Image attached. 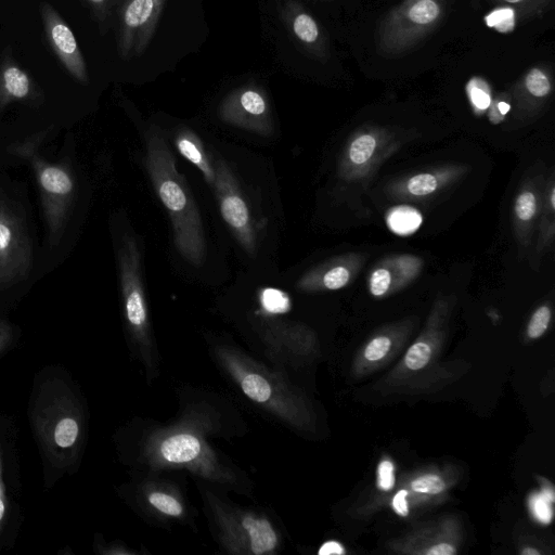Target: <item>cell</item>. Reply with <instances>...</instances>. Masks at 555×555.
<instances>
[{"instance_id":"obj_1","label":"cell","mask_w":555,"mask_h":555,"mask_svg":"<svg viewBox=\"0 0 555 555\" xmlns=\"http://www.w3.org/2000/svg\"><path fill=\"white\" fill-rule=\"evenodd\" d=\"M145 166L154 189L172 224L179 254L201 267L207 256L202 218L186 182L176 167V159L162 132L150 127L146 133Z\"/></svg>"},{"instance_id":"obj_2","label":"cell","mask_w":555,"mask_h":555,"mask_svg":"<svg viewBox=\"0 0 555 555\" xmlns=\"http://www.w3.org/2000/svg\"><path fill=\"white\" fill-rule=\"evenodd\" d=\"M13 152L27 159L36 175L49 243L56 246L63 237L74 201L73 176L64 166L52 164L40 156L35 141L28 140L16 145Z\"/></svg>"},{"instance_id":"obj_3","label":"cell","mask_w":555,"mask_h":555,"mask_svg":"<svg viewBox=\"0 0 555 555\" xmlns=\"http://www.w3.org/2000/svg\"><path fill=\"white\" fill-rule=\"evenodd\" d=\"M36 412L38 434L53 460L68 462L75 454L81 434L78 410L69 392L48 390Z\"/></svg>"},{"instance_id":"obj_4","label":"cell","mask_w":555,"mask_h":555,"mask_svg":"<svg viewBox=\"0 0 555 555\" xmlns=\"http://www.w3.org/2000/svg\"><path fill=\"white\" fill-rule=\"evenodd\" d=\"M33 246L23 217L0 196V288L11 287L29 275Z\"/></svg>"},{"instance_id":"obj_5","label":"cell","mask_w":555,"mask_h":555,"mask_svg":"<svg viewBox=\"0 0 555 555\" xmlns=\"http://www.w3.org/2000/svg\"><path fill=\"white\" fill-rule=\"evenodd\" d=\"M214 164L216 180L212 189L221 216L245 253L255 257L257 236L244 194L224 159L219 157Z\"/></svg>"},{"instance_id":"obj_6","label":"cell","mask_w":555,"mask_h":555,"mask_svg":"<svg viewBox=\"0 0 555 555\" xmlns=\"http://www.w3.org/2000/svg\"><path fill=\"white\" fill-rule=\"evenodd\" d=\"M218 115L225 124L260 135L268 137L274 131L269 99L258 86L231 91L220 103Z\"/></svg>"},{"instance_id":"obj_7","label":"cell","mask_w":555,"mask_h":555,"mask_svg":"<svg viewBox=\"0 0 555 555\" xmlns=\"http://www.w3.org/2000/svg\"><path fill=\"white\" fill-rule=\"evenodd\" d=\"M166 0H124L118 31V53L122 59L139 56L149 47Z\"/></svg>"},{"instance_id":"obj_8","label":"cell","mask_w":555,"mask_h":555,"mask_svg":"<svg viewBox=\"0 0 555 555\" xmlns=\"http://www.w3.org/2000/svg\"><path fill=\"white\" fill-rule=\"evenodd\" d=\"M118 268L125 314L138 335H145L149 321L141 269V254L134 237L126 235L118 248Z\"/></svg>"},{"instance_id":"obj_9","label":"cell","mask_w":555,"mask_h":555,"mask_svg":"<svg viewBox=\"0 0 555 555\" xmlns=\"http://www.w3.org/2000/svg\"><path fill=\"white\" fill-rule=\"evenodd\" d=\"M46 38L65 69L81 83L89 82L88 68L78 42L59 12L48 2H40Z\"/></svg>"},{"instance_id":"obj_10","label":"cell","mask_w":555,"mask_h":555,"mask_svg":"<svg viewBox=\"0 0 555 555\" xmlns=\"http://www.w3.org/2000/svg\"><path fill=\"white\" fill-rule=\"evenodd\" d=\"M40 95L33 78L5 52L0 63V114L12 102H35Z\"/></svg>"},{"instance_id":"obj_11","label":"cell","mask_w":555,"mask_h":555,"mask_svg":"<svg viewBox=\"0 0 555 555\" xmlns=\"http://www.w3.org/2000/svg\"><path fill=\"white\" fill-rule=\"evenodd\" d=\"M175 145L179 153L195 165L203 173L206 182L214 188L216 170L214 160L207 154L199 137L190 128H180L173 138Z\"/></svg>"},{"instance_id":"obj_12","label":"cell","mask_w":555,"mask_h":555,"mask_svg":"<svg viewBox=\"0 0 555 555\" xmlns=\"http://www.w3.org/2000/svg\"><path fill=\"white\" fill-rule=\"evenodd\" d=\"M276 4L281 20L300 42L312 46L318 41L320 31L315 21L296 0H278Z\"/></svg>"},{"instance_id":"obj_13","label":"cell","mask_w":555,"mask_h":555,"mask_svg":"<svg viewBox=\"0 0 555 555\" xmlns=\"http://www.w3.org/2000/svg\"><path fill=\"white\" fill-rule=\"evenodd\" d=\"M163 457L171 463H186L195 460L201 453L198 439L189 434L173 435L160 446Z\"/></svg>"},{"instance_id":"obj_14","label":"cell","mask_w":555,"mask_h":555,"mask_svg":"<svg viewBox=\"0 0 555 555\" xmlns=\"http://www.w3.org/2000/svg\"><path fill=\"white\" fill-rule=\"evenodd\" d=\"M243 527L247 532L249 547L254 554L268 553L275 547L276 534L267 520L246 517Z\"/></svg>"},{"instance_id":"obj_15","label":"cell","mask_w":555,"mask_h":555,"mask_svg":"<svg viewBox=\"0 0 555 555\" xmlns=\"http://www.w3.org/2000/svg\"><path fill=\"white\" fill-rule=\"evenodd\" d=\"M388 228L400 235H408L415 232L422 224L421 212L406 205L396 206L387 214Z\"/></svg>"},{"instance_id":"obj_16","label":"cell","mask_w":555,"mask_h":555,"mask_svg":"<svg viewBox=\"0 0 555 555\" xmlns=\"http://www.w3.org/2000/svg\"><path fill=\"white\" fill-rule=\"evenodd\" d=\"M241 387L248 398L257 402H266L272 395L268 382L261 375L255 373L245 374L241 379Z\"/></svg>"},{"instance_id":"obj_17","label":"cell","mask_w":555,"mask_h":555,"mask_svg":"<svg viewBox=\"0 0 555 555\" xmlns=\"http://www.w3.org/2000/svg\"><path fill=\"white\" fill-rule=\"evenodd\" d=\"M375 147V138L371 134H362L350 144L349 158L353 164H364L373 155Z\"/></svg>"},{"instance_id":"obj_18","label":"cell","mask_w":555,"mask_h":555,"mask_svg":"<svg viewBox=\"0 0 555 555\" xmlns=\"http://www.w3.org/2000/svg\"><path fill=\"white\" fill-rule=\"evenodd\" d=\"M554 501L553 490L544 488L543 492L534 494L530 499V507L534 516L543 524H548L553 517L552 502Z\"/></svg>"},{"instance_id":"obj_19","label":"cell","mask_w":555,"mask_h":555,"mask_svg":"<svg viewBox=\"0 0 555 555\" xmlns=\"http://www.w3.org/2000/svg\"><path fill=\"white\" fill-rule=\"evenodd\" d=\"M260 301L264 310L271 313H282L289 309L287 295L275 288H266L261 292Z\"/></svg>"},{"instance_id":"obj_20","label":"cell","mask_w":555,"mask_h":555,"mask_svg":"<svg viewBox=\"0 0 555 555\" xmlns=\"http://www.w3.org/2000/svg\"><path fill=\"white\" fill-rule=\"evenodd\" d=\"M439 14L438 5L431 0H422L415 3L410 12L409 17L417 24H428L433 22Z\"/></svg>"},{"instance_id":"obj_21","label":"cell","mask_w":555,"mask_h":555,"mask_svg":"<svg viewBox=\"0 0 555 555\" xmlns=\"http://www.w3.org/2000/svg\"><path fill=\"white\" fill-rule=\"evenodd\" d=\"M438 186L437 179L430 173L413 176L406 183L408 191L417 196L428 195Z\"/></svg>"},{"instance_id":"obj_22","label":"cell","mask_w":555,"mask_h":555,"mask_svg":"<svg viewBox=\"0 0 555 555\" xmlns=\"http://www.w3.org/2000/svg\"><path fill=\"white\" fill-rule=\"evenodd\" d=\"M430 347L425 343L414 344L405 356V364L411 370H420L424 367L430 359Z\"/></svg>"},{"instance_id":"obj_23","label":"cell","mask_w":555,"mask_h":555,"mask_svg":"<svg viewBox=\"0 0 555 555\" xmlns=\"http://www.w3.org/2000/svg\"><path fill=\"white\" fill-rule=\"evenodd\" d=\"M149 501L155 508L166 515L179 516L182 513V506L171 495L153 492L150 494Z\"/></svg>"},{"instance_id":"obj_24","label":"cell","mask_w":555,"mask_h":555,"mask_svg":"<svg viewBox=\"0 0 555 555\" xmlns=\"http://www.w3.org/2000/svg\"><path fill=\"white\" fill-rule=\"evenodd\" d=\"M486 22L501 33L511 31L514 28V11L508 8L495 10L486 17Z\"/></svg>"},{"instance_id":"obj_25","label":"cell","mask_w":555,"mask_h":555,"mask_svg":"<svg viewBox=\"0 0 555 555\" xmlns=\"http://www.w3.org/2000/svg\"><path fill=\"white\" fill-rule=\"evenodd\" d=\"M551 320V310L546 306L540 307L532 315L528 325V335L531 338L540 337L547 328Z\"/></svg>"},{"instance_id":"obj_26","label":"cell","mask_w":555,"mask_h":555,"mask_svg":"<svg viewBox=\"0 0 555 555\" xmlns=\"http://www.w3.org/2000/svg\"><path fill=\"white\" fill-rule=\"evenodd\" d=\"M526 86L528 91L535 96H544L551 90V85L546 76L539 69H532L527 78Z\"/></svg>"},{"instance_id":"obj_27","label":"cell","mask_w":555,"mask_h":555,"mask_svg":"<svg viewBox=\"0 0 555 555\" xmlns=\"http://www.w3.org/2000/svg\"><path fill=\"white\" fill-rule=\"evenodd\" d=\"M537 209V201L531 192H522L515 202V212L516 216L522 220L528 221L530 220Z\"/></svg>"},{"instance_id":"obj_28","label":"cell","mask_w":555,"mask_h":555,"mask_svg":"<svg viewBox=\"0 0 555 555\" xmlns=\"http://www.w3.org/2000/svg\"><path fill=\"white\" fill-rule=\"evenodd\" d=\"M412 489L421 493L437 494L444 489L443 480L436 475H426L412 482Z\"/></svg>"},{"instance_id":"obj_29","label":"cell","mask_w":555,"mask_h":555,"mask_svg":"<svg viewBox=\"0 0 555 555\" xmlns=\"http://www.w3.org/2000/svg\"><path fill=\"white\" fill-rule=\"evenodd\" d=\"M390 272L385 268L376 269L370 279V292L373 296H383L390 286Z\"/></svg>"},{"instance_id":"obj_30","label":"cell","mask_w":555,"mask_h":555,"mask_svg":"<svg viewBox=\"0 0 555 555\" xmlns=\"http://www.w3.org/2000/svg\"><path fill=\"white\" fill-rule=\"evenodd\" d=\"M390 339L387 337L374 338L365 348L364 356L370 361H376L386 356L390 348Z\"/></svg>"},{"instance_id":"obj_31","label":"cell","mask_w":555,"mask_h":555,"mask_svg":"<svg viewBox=\"0 0 555 555\" xmlns=\"http://www.w3.org/2000/svg\"><path fill=\"white\" fill-rule=\"evenodd\" d=\"M94 18L103 24L111 16L116 0H86Z\"/></svg>"},{"instance_id":"obj_32","label":"cell","mask_w":555,"mask_h":555,"mask_svg":"<svg viewBox=\"0 0 555 555\" xmlns=\"http://www.w3.org/2000/svg\"><path fill=\"white\" fill-rule=\"evenodd\" d=\"M378 488L384 491L392 489L395 485L393 465L390 461H383L378 465Z\"/></svg>"},{"instance_id":"obj_33","label":"cell","mask_w":555,"mask_h":555,"mask_svg":"<svg viewBox=\"0 0 555 555\" xmlns=\"http://www.w3.org/2000/svg\"><path fill=\"white\" fill-rule=\"evenodd\" d=\"M470 99L474 105L480 109H485L490 105V95L480 88H472Z\"/></svg>"},{"instance_id":"obj_34","label":"cell","mask_w":555,"mask_h":555,"mask_svg":"<svg viewBox=\"0 0 555 555\" xmlns=\"http://www.w3.org/2000/svg\"><path fill=\"white\" fill-rule=\"evenodd\" d=\"M406 490H400L392 500V506L396 513L400 516H406L409 514V507L406 503Z\"/></svg>"},{"instance_id":"obj_35","label":"cell","mask_w":555,"mask_h":555,"mask_svg":"<svg viewBox=\"0 0 555 555\" xmlns=\"http://www.w3.org/2000/svg\"><path fill=\"white\" fill-rule=\"evenodd\" d=\"M5 508H7V496H5V486H4L3 476H2V459H1V451H0V530L2 527L3 519H4Z\"/></svg>"},{"instance_id":"obj_36","label":"cell","mask_w":555,"mask_h":555,"mask_svg":"<svg viewBox=\"0 0 555 555\" xmlns=\"http://www.w3.org/2000/svg\"><path fill=\"white\" fill-rule=\"evenodd\" d=\"M11 337V326L5 321L0 320V352L9 345Z\"/></svg>"},{"instance_id":"obj_37","label":"cell","mask_w":555,"mask_h":555,"mask_svg":"<svg viewBox=\"0 0 555 555\" xmlns=\"http://www.w3.org/2000/svg\"><path fill=\"white\" fill-rule=\"evenodd\" d=\"M319 554L320 555H330V554H338V555H341V554H345V550L343 548V546L335 542V541H330V542H326L324 543L321 548L319 550Z\"/></svg>"},{"instance_id":"obj_38","label":"cell","mask_w":555,"mask_h":555,"mask_svg":"<svg viewBox=\"0 0 555 555\" xmlns=\"http://www.w3.org/2000/svg\"><path fill=\"white\" fill-rule=\"evenodd\" d=\"M428 555H453L455 554L454 546L448 543H440L427 551Z\"/></svg>"},{"instance_id":"obj_39","label":"cell","mask_w":555,"mask_h":555,"mask_svg":"<svg viewBox=\"0 0 555 555\" xmlns=\"http://www.w3.org/2000/svg\"><path fill=\"white\" fill-rule=\"evenodd\" d=\"M499 109L504 115L509 111V105L505 102L499 103Z\"/></svg>"},{"instance_id":"obj_40","label":"cell","mask_w":555,"mask_h":555,"mask_svg":"<svg viewBox=\"0 0 555 555\" xmlns=\"http://www.w3.org/2000/svg\"><path fill=\"white\" fill-rule=\"evenodd\" d=\"M521 554L524 555H539V551L532 548V547H529V548H525Z\"/></svg>"},{"instance_id":"obj_41","label":"cell","mask_w":555,"mask_h":555,"mask_svg":"<svg viewBox=\"0 0 555 555\" xmlns=\"http://www.w3.org/2000/svg\"><path fill=\"white\" fill-rule=\"evenodd\" d=\"M554 197H555L554 190H552V193H551V205H552V207H554V205H555Z\"/></svg>"},{"instance_id":"obj_42","label":"cell","mask_w":555,"mask_h":555,"mask_svg":"<svg viewBox=\"0 0 555 555\" xmlns=\"http://www.w3.org/2000/svg\"><path fill=\"white\" fill-rule=\"evenodd\" d=\"M505 1L515 3V2H518V1H521V0H505Z\"/></svg>"}]
</instances>
